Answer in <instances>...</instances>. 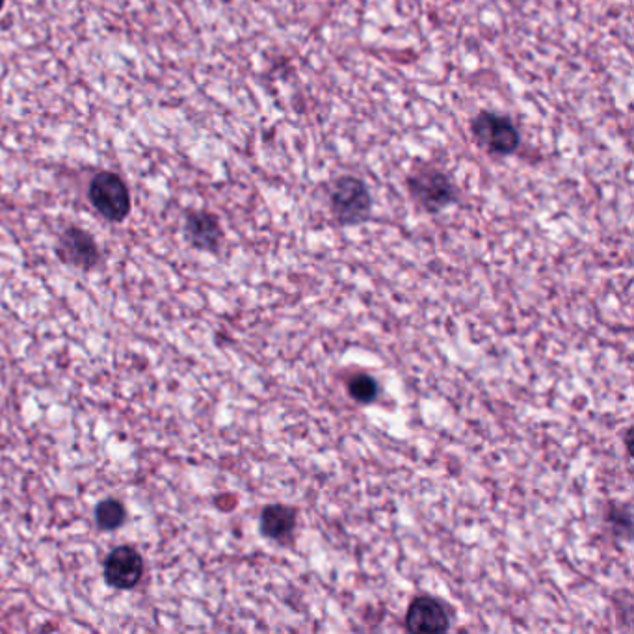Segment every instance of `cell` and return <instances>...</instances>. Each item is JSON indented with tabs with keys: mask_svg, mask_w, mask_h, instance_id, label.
<instances>
[{
	"mask_svg": "<svg viewBox=\"0 0 634 634\" xmlns=\"http://www.w3.org/2000/svg\"><path fill=\"white\" fill-rule=\"evenodd\" d=\"M330 211L343 227L365 224L372 214L369 186L356 175H341L330 186Z\"/></svg>",
	"mask_w": 634,
	"mask_h": 634,
	"instance_id": "obj_1",
	"label": "cell"
},
{
	"mask_svg": "<svg viewBox=\"0 0 634 634\" xmlns=\"http://www.w3.org/2000/svg\"><path fill=\"white\" fill-rule=\"evenodd\" d=\"M411 199L428 214H439L449 209L458 199V188L447 173L436 166H421L406 177Z\"/></svg>",
	"mask_w": 634,
	"mask_h": 634,
	"instance_id": "obj_2",
	"label": "cell"
},
{
	"mask_svg": "<svg viewBox=\"0 0 634 634\" xmlns=\"http://www.w3.org/2000/svg\"><path fill=\"white\" fill-rule=\"evenodd\" d=\"M469 129L476 146L495 157H512L521 146V133L514 119L499 112L480 110L471 119Z\"/></svg>",
	"mask_w": 634,
	"mask_h": 634,
	"instance_id": "obj_3",
	"label": "cell"
},
{
	"mask_svg": "<svg viewBox=\"0 0 634 634\" xmlns=\"http://www.w3.org/2000/svg\"><path fill=\"white\" fill-rule=\"evenodd\" d=\"M88 196L97 212L110 222H123L131 212L129 188L116 173H97L88 188Z\"/></svg>",
	"mask_w": 634,
	"mask_h": 634,
	"instance_id": "obj_4",
	"label": "cell"
},
{
	"mask_svg": "<svg viewBox=\"0 0 634 634\" xmlns=\"http://www.w3.org/2000/svg\"><path fill=\"white\" fill-rule=\"evenodd\" d=\"M404 625L410 633H447L450 629L449 610L437 597L419 595L406 610Z\"/></svg>",
	"mask_w": 634,
	"mask_h": 634,
	"instance_id": "obj_5",
	"label": "cell"
},
{
	"mask_svg": "<svg viewBox=\"0 0 634 634\" xmlns=\"http://www.w3.org/2000/svg\"><path fill=\"white\" fill-rule=\"evenodd\" d=\"M144 575V560L133 547L114 549L105 562V579L116 590H131Z\"/></svg>",
	"mask_w": 634,
	"mask_h": 634,
	"instance_id": "obj_6",
	"label": "cell"
},
{
	"mask_svg": "<svg viewBox=\"0 0 634 634\" xmlns=\"http://www.w3.org/2000/svg\"><path fill=\"white\" fill-rule=\"evenodd\" d=\"M58 257L66 265L90 270L99 263L101 253L92 235L79 227H69L58 242Z\"/></svg>",
	"mask_w": 634,
	"mask_h": 634,
	"instance_id": "obj_7",
	"label": "cell"
},
{
	"mask_svg": "<svg viewBox=\"0 0 634 634\" xmlns=\"http://www.w3.org/2000/svg\"><path fill=\"white\" fill-rule=\"evenodd\" d=\"M186 237L199 250L216 251L224 240L220 220L207 211H194L186 216Z\"/></svg>",
	"mask_w": 634,
	"mask_h": 634,
	"instance_id": "obj_8",
	"label": "cell"
},
{
	"mask_svg": "<svg viewBox=\"0 0 634 634\" xmlns=\"http://www.w3.org/2000/svg\"><path fill=\"white\" fill-rule=\"evenodd\" d=\"M261 534L272 542H291L298 527V510L289 504H268L259 519Z\"/></svg>",
	"mask_w": 634,
	"mask_h": 634,
	"instance_id": "obj_9",
	"label": "cell"
},
{
	"mask_svg": "<svg viewBox=\"0 0 634 634\" xmlns=\"http://www.w3.org/2000/svg\"><path fill=\"white\" fill-rule=\"evenodd\" d=\"M346 389H348L350 398L357 404H363V406L372 404L380 395V385L370 374H365V372H359L356 376H352L348 380Z\"/></svg>",
	"mask_w": 634,
	"mask_h": 634,
	"instance_id": "obj_10",
	"label": "cell"
},
{
	"mask_svg": "<svg viewBox=\"0 0 634 634\" xmlns=\"http://www.w3.org/2000/svg\"><path fill=\"white\" fill-rule=\"evenodd\" d=\"M95 517H97V525L101 529L116 530L125 521V506L116 499H108L97 506Z\"/></svg>",
	"mask_w": 634,
	"mask_h": 634,
	"instance_id": "obj_11",
	"label": "cell"
},
{
	"mask_svg": "<svg viewBox=\"0 0 634 634\" xmlns=\"http://www.w3.org/2000/svg\"><path fill=\"white\" fill-rule=\"evenodd\" d=\"M633 514H631V504L620 502V504H610L608 506L607 519L614 532H620L627 540H631V530H633Z\"/></svg>",
	"mask_w": 634,
	"mask_h": 634,
	"instance_id": "obj_12",
	"label": "cell"
},
{
	"mask_svg": "<svg viewBox=\"0 0 634 634\" xmlns=\"http://www.w3.org/2000/svg\"><path fill=\"white\" fill-rule=\"evenodd\" d=\"M2 6H4V0H0V10H2Z\"/></svg>",
	"mask_w": 634,
	"mask_h": 634,
	"instance_id": "obj_13",
	"label": "cell"
}]
</instances>
